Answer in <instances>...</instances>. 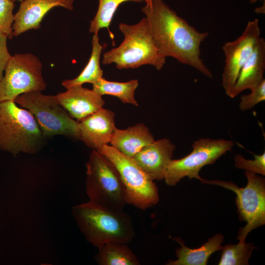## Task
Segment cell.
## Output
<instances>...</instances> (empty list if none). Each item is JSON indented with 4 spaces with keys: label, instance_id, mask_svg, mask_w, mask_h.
Wrapping results in <instances>:
<instances>
[{
    "label": "cell",
    "instance_id": "f1b7e54d",
    "mask_svg": "<svg viewBox=\"0 0 265 265\" xmlns=\"http://www.w3.org/2000/svg\"><path fill=\"white\" fill-rule=\"evenodd\" d=\"M258 0H264V1H265V0H249V1L250 3L253 4V3H254L256 2Z\"/></svg>",
    "mask_w": 265,
    "mask_h": 265
},
{
    "label": "cell",
    "instance_id": "2e32d148",
    "mask_svg": "<svg viewBox=\"0 0 265 265\" xmlns=\"http://www.w3.org/2000/svg\"><path fill=\"white\" fill-rule=\"evenodd\" d=\"M265 70V40L260 37L251 54L242 66L231 92L234 98L246 89L259 84Z\"/></svg>",
    "mask_w": 265,
    "mask_h": 265
},
{
    "label": "cell",
    "instance_id": "7c38bea8",
    "mask_svg": "<svg viewBox=\"0 0 265 265\" xmlns=\"http://www.w3.org/2000/svg\"><path fill=\"white\" fill-rule=\"evenodd\" d=\"M74 0H23L14 14L13 35L17 36L31 29H38L45 15L52 8L62 7L73 10Z\"/></svg>",
    "mask_w": 265,
    "mask_h": 265
},
{
    "label": "cell",
    "instance_id": "d4e9b609",
    "mask_svg": "<svg viewBox=\"0 0 265 265\" xmlns=\"http://www.w3.org/2000/svg\"><path fill=\"white\" fill-rule=\"evenodd\" d=\"M14 7L13 1L0 0V32L6 34L9 39L13 37L12 25Z\"/></svg>",
    "mask_w": 265,
    "mask_h": 265
},
{
    "label": "cell",
    "instance_id": "4fadbf2b",
    "mask_svg": "<svg viewBox=\"0 0 265 265\" xmlns=\"http://www.w3.org/2000/svg\"><path fill=\"white\" fill-rule=\"evenodd\" d=\"M80 139L92 150L110 143L115 129V114L102 107L79 122Z\"/></svg>",
    "mask_w": 265,
    "mask_h": 265
},
{
    "label": "cell",
    "instance_id": "ac0fdd59",
    "mask_svg": "<svg viewBox=\"0 0 265 265\" xmlns=\"http://www.w3.org/2000/svg\"><path fill=\"white\" fill-rule=\"evenodd\" d=\"M173 239L181 246L176 250L177 259L169 260L167 265H206L210 256L214 252L220 250L224 240L222 235L217 234L199 248L193 249L186 246L182 240L178 238Z\"/></svg>",
    "mask_w": 265,
    "mask_h": 265
},
{
    "label": "cell",
    "instance_id": "5bb4252c",
    "mask_svg": "<svg viewBox=\"0 0 265 265\" xmlns=\"http://www.w3.org/2000/svg\"><path fill=\"white\" fill-rule=\"evenodd\" d=\"M175 149L170 139L162 138L146 145L132 158L151 179L160 181L164 179Z\"/></svg>",
    "mask_w": 265,
    "mask_h": 265
},
{
    "label": "cell",
    "instance_id": "7a4b0ae2",
    "mask_svg": "<svg viewBox=\"0 0 265 265\" xmlns=\"http://www.w3.org/2000/svg\"><path fill=\"white\" fill-rule=\"evenodd\" d=\"M72 214L86 240L97 248L109 242L128 244L134 238L132 219L123 210L89 201L73 207Z\"/></svg>",
    "mask_w": 265,
    "mask_h": 265
},
{
    "label": "cell",
    "instance_id": "d6986e66",
    "mask_svg": "<svg viewBox=\"0 0 265 265\" xmlns=\"http://www.w3.org/2000/svg\"><path fill=\"white\" fill-rule=\"evenodd\" d=\"M91 43L90 58L81 73L74 79L62 81L61 85L66 89L74 86L82 85L85 83L93 84L103 78V71L100 66L103 46L100 43L98 34H93Z\"/></svg>",
    "mask_w": 265,
    "mask_h": 265
},
{
    "label": "cell",
    "instance_id": "8992f818",
    "mask_svg": "<svg viewBox=\"0 0 265 265\" xmlns=\"http://www.w3.org/2000/svg\"><path fill=\"white\" fill-rule=\"evenodd\" d=\"M14 101L33 116L47 138L61 135L80 139L79 122L69 115L55 95L31 92L18 96Z\"/></svg>",
    "mask_w": 265,
    "mask_h": 265
},
{
    "label": "cell",
    "instance_id": "5b68a950",
    "mask_svg": "<svg viewBox=\"0 0 265 265\" xmlns=\"http://www.w3.org/2000/svg\"><path fill=\"white\" fill-rule=\"evenodd\" d=\"M85 165V188L89 201L123 210L127 204L125 188L113 163L101 153L93 150Z\"/></svg>",
    "mask_w": 265,
    "mask_h": 265
},
{
    "label": "cell",
    "instance_id": "7402d4cb",
    "mask_svg": "<svg viewBox=\"0 0 265 265\" xmlns=\"http://www.w3.org/2000/svg\"><path fill=\"white\" fill-rule=\"evenodd\" d=\"M144 1V0H99L98 8L94 17L90 21L89 31L93 34H98L100 29L106 28L114 45V35L111 32L109 26L118 7L122 3L127 1L142 3Z\"/></svg>",
    "mask_w": 265,
    "mask_h": 265
},
{
    "label": "cell",
    "instance_id": "f546056e",
    "mask_svg": "<svg viewBox=\"0 0 265 265\" xmlns=\"http://www.w3.org/2000/svg\"><path fill=\"white\" fill-rule=\"evenodd\" d=\"M12 0V1L18 0V1H20L21 2V1H23V0Z\"/></svg>",
    "mask_w": 265,
    "mask_h": 265
},
{
    "label": "cell",
    "instance_id": "cb8c5ba5",
    "mask_svg": "<svg viewBox=\"0 0 265 265\" xmlns=\"http://www.w3.org/2000/svg\"><path fill=\"white\" fill-rule=\"evenodd\" d=\"M236 168L245 170L256 174L265 175V153L254 155V159H247L241 154H236L234 157Z\"/></svg>",
    "mask_w": 265,
    "mask_h": 265
},
{
    "label": "cell",
    "instance_id": "3957f363",
    "mask_svg": "<svg viewBox=\"0 0 265 265\" xmlns=\"http://www.w3.org/2000/svg\"><path fill=\"white\" fill-rule=\"evenodd\" d=\"M118 27L124 39L117 47L104 53L103 65L114 63L120 70L135 69L145 65L153 66L159 71L162 69L166 57L156 47L145 17L133 25L120 23Z\"/></svg>",
    "mask_w": 265,
    "mask_h": 265
},
{
    "label": "cell",
    "instance_id": "52a82bcc",
    "mask_svg": "<svg viewBox=\"0 0 265 265\" xmlns=\"http://www.w3.org/2000/svg\"><path fill=\"white\" fill-rule=\"evenodd\" d=\"M247 183L244 187H238L233 182L202 179V183L216 185L234 192L240 220L246 224L239 229L237 238L244 242L252 230L265 224V180L256 174L245 171Z\"/></svg>",
    "mask_w": 265,
    "mask_h": 265
},
{
    "label": "cell",
    "instance_id": "30bf717a",
    "mask_svg": "<svg viewBox=\"0 0 265 265\" xmlns=\"http://www.w3.org/2000/svg\"><path fill=\"white\" fill-rule=\"evenodd\" d=\"M231 140L201 138L194 141L192 150L187 156L171 159L167 167L164 180L169 186L176 185L182 179H201L199 172L205 166L214 163L234 146Z\"/></svg>",
    "mask_w": 265,
    "mask_h": 265
},
{
    "label": "cell",
    "instance_id": "4316f807",
    "mask_svg": "<svg viewBox=\"0 0 265 265\" xmlns=\"http://www.w3.org/2000/svg\"><path fill=\"white\" fill-rule=\"evenodd\" d=\"M8 36L0 32V80L2 79L6 64L11 57L7 45Z\"/></svg>",
    "mask_w": 265,
    "mask_h": 265
},
{
    "label": "cell",
    "instance_id": "484cf974",
    "mask_svg": "<svg viewBox=\"0 0 265 265\" xmlns=\"http://www.w3.org/2000/svg\"><path fill=\"white\" fill-rule=\"evenodd\" d=\"M250 90V93L240 97L238 106L242 111L250 110L258 104L265 101V79L259 84Z\"/></svg>",
    "mask_w": 265,
    "mask_h": 265
},
{
    "label": "cell",
    "instance_id": "6da1fadb",
    "mask_svg": "<svg viewBox=\"0 0 265 265\" xmlns=\"http://www.w3.org/2000/svg\"><path fill=\"white\" fill-rule=\"evenodd\" d=\"M145 15L159 53L190 66L208 78H213L201 57L200 47L209 36L200 32L167 5L163 0H144Z\"/></svg>",
    "mask_w": 265,
    "mask_h": 265
},
{
    "label": "cell",
    "instance_id": "9a60e30c",
    "mask_svg": "<svg viewBox=\"0 0 265 265\" xmlns=\"http://www.w3.org/2000/svg\"><path fill=\"white\" fill-rule=\"evenodd\" d=\"M59 104L78 122L103 107L102 96L82 85L69 87L55 95Z\"/></svg>",
    "mask_w": 265,
    "mask_h": 265
},
{
    "label": "cell",
    "instance_id": "603a6c76",
    "mask_svg": "<svg viewBox=\"0 0 265 265\" xmlns=\"http://www.w3.org/2000/svg\"><path fill=\"white\" fill-rule=\"evenodd\" d=\"M253 243L239 242L237 244H227L222 247L219 265H247L253 249Z\"/></svg>",
    "mask_w": 265,
    "mask_h": 265
},
{
    "label": "cell",
    "instance_id": "277c9868",
    "mask_svg": "<svg viewBox=\"0 0 265 265\" xmlns=\"http://www.w3.org/2000/svg\"><path fill=\"white\" fill-rule=\"evenodd\" d=\"M47 138L27 110L14 101L0 102V150L15 157L34 154L46 145Z\"/></svg>",
    "mask_w": 265,
    "mask_h": 265
},
{
    "label": "cell",
    "instance_id": "9c48e42d",
    "mask_svg": "<svg viewBox=\"0 0 265 265\" xmlns=\"http://www.w3.org/2000/svg\"><path fill=\"white\" fill-rule=\"evenodd\" d=\"M42 68L41 61L32 53L11 55L0 80V102L14 101L23 94L45 90L47 84Z\"/></svg>",
    "mask_w": 265,
    "mask_h": 265
},
{
    "label": "cell",
    "instance_id": "44dd1931",
    "mask_svg": "<svg viewBox=\"0 0 265 265\" xmlns=\"http://www.w3.org/2000/svg\"><path fill=\"white\" fill-rule=\"evenodd\" d=\"M138 80L126 82L109 81L103 77L93 85L92 89L100 95H112L118 98L122 102L138 106L134 98V92L138 86Z\"/></svg>",
    "mask_w": 265,
    "mask_h": 265
},
{
    "label": "cell",
    "instance_id": "e0dca14e",
    "mask_svg": "<svg viewBox=\"0 0 265 265\" xmlns=\"http://www.w3.org/2000/svg\"><path fill=\"white\" fill-rule=\"evenodd\" d=\"M155 140L149 128L137 124L126 129L115 128L110 144L122 154L133 158L143 148Z\"/></svg>",
    "mask_w": 265,
    "mask_h": 265
},
{
    "label": "cell",
    "instance_id": "ffe728a7",
    "mask_svg": "<svg viewBox=\"0 0 265 265\" xmlns=\"http://www.w3.org/2000/svg\"><path fill=\"white\" fill-rule=\"evenodd\" d=\"M95 259L100 265H139L137 258L127 243L109 242L98 248Z\"/></svg>",
    "mask_w": 265,
    "mask_h": 265
},
{
    "label": "cell",
    "instance_id": "83f0119b",
    "mask_svg": "<svg viewBox=\"0 0 265 265\" xmlns=\"http://www.w3.org/2000/svg\"><path fill=\"white\" fill-rule=\"evenodd\" d=\"M265 1H264V4L260 7L255 9V12L257 13L265 14Z\"/></svg>",
    "mask_w": 265,
    "mask_h": 265
},
{
    "label": "cell",
    "instance_id": "ba28073f",
    "mask_svg": "<svg viewBox=\"0 0 265 265\" xmlns=\"http://www.w3.org/2000/svg\"><path fill=\"white\" fill-rule=\"evenodd\" d=\"M115 165L125 188L127 204L145 210L158 204L159 195L154 181L129 157L108 144L98 150Z\"/></svg>",
    "mask_w": 265,
    "mask_h": 265
},
{
    "label": "cell",
    "instance_id": "8fae6325",
    "mask_svg": "<svg viewBox=\"0 0 265 265\" xmlns=\"http://www.w3.org/2000/svg\"><path fill=\"white\" fill-rule=\"evenodd\" d=\"M261 35L259 20L249 21L242 34L236 40L226 42L222 47L225 65L222 85L230 96L242 66L252 53Z\"/></svg>",
    "mask_w": 265,
    "mask_h": 265
}]
</instances>
